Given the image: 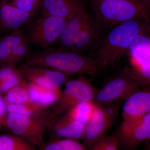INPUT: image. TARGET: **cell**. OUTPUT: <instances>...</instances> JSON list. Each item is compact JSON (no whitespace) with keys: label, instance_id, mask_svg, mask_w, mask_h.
Returning a JSON list of instances; mask_svg holds the SVG:
<instances>
[{"label":"cell","instance_id":"30bf717a","mask_svg":"<svg viewBox=\"0 0 150 150\" xmlns=\"http://www.w3.org/2000/svg\"><path fill=\"white\" fill-rule=\"evenodd\" d=\"M150 112V86L142 87L124 101L121 126L131 125Z\"/></svg>","mask_w":150,"mask_h":150},{"label":"cell","instance_id":"ffe728a7","mask_svg":"<svg viewBox=\"0 0 150 150\" xmlns=\"http://www.w3.org/2000/svg\"><path fill=\"white\" fill-rule=\"evenodd\" d=\"M27 88L31 101L45 107L55 104L62 94L61 89H50L28 81Z\"/></svg>","mask_w":150,"mask_h":150},{"label":"cell","instance_id":"4316f807","mask_svg":"<svg viewBox=\"0 0 150 150\" xmlns=\"http://www.w3.org/2000/svg\"><path fill=\"white\" fill-rule=\"evenodd\" d=\"M13 41L12 31L0 38V63L6 64L10 54Z\"/></svg>","mask_w":150,"mask_h":150},{"label":"cell","instance_id":"484cf974","mask_svg":"<svg viewBox=\"0 0 150 150\" xmlns=\"http://www.w3.org/2000/svg\"><path fill=\"white\" fill-rule=\"evenodd\" d=\"M120 146V140L117 135L105 136L95 142L89 150H116Z\"/></svg>","mask_w":150,"mask_h":150},{"label":"cell","instance_id":"277c9868","mask_svg":"<svg viewBox=\"0 0 150 150\" xmlns=\"http://www.w3.org/2000/svg\"><path fill=\"white\" fill-rule=\"evenodd\" d=\"M98 90L85 76L80 75L76 79H71L65 84L61 96L51 110L56 116L62 115L78 103L93 101Z\"/></svg>","mask_w":150,"mask_h":150},{"label":"cell","instance_id":"7a4b0ae2","mask_svg":"<svg viewBox=\"0 0 150 150\" xmlns=\"http://www.w3.org/2000/svg\"><path fill=\"white\" fill-rule=\"evenodd\" d=\"M52 69L70 75L96 76L98 71L95 59L71 51L46 48L28 58L24 63Z\"/></svg>","mask_w":150,"mask_h":150},{"label":"cell","instance_id":"44dd1931","mask_svg":"<svg viewBox=\"0 0 150 150\" xmlns=\"http://www.w3.org/2000/svg\"><path fill=\"white\" fill-rule=\"evenodd\" d=\"M27 81L21 76L18 67L4 64L0 69V92L5 94L16 86L26 83Z\"/></svg>","mask_w":150,"mask_h":150},{"label":"cell","instance_id":"8992f818","mask_svg":"<svg viewBox=\"0 0 150 150\" xmlns=\"http://www.w3.org/2000/svg\"><path fill=\"white\" fill-rule=\"evenodd\" d=\"M140 88L136 81L122 71L98 90L93 101L98 105L121 104Z\"/></svg>","mask_w":150,"mask_h":150},{"label":"cell","instance_id":"9a60e30c","mask_svg":"<svg viewBox=\"0 0 150 150\" xmlns=\"http://www.w3.org/2000/svg\"><path fill=\"white\" fill-rule=\"evenodd\" d=\"M33 15L19 9L7 0H0V34L20 28Z\"/></svg>","mask_w":150,"mask_h":150},{"label":"cell","instance_id":"ac0fdd59","mask_svg":"<svg viewBox=\"0 0 150 150\" xmlns=\"http://www.w3.org/2000/svg\"><path fill=\"white\" fill-rule=\"evenodd\" d=\"M43 16L69 17L83 5L82 0H42Z\"/></svg>","mask_w":150,"mask_h":150},{"label":"cell","instance_id":"3957f363","mask_svg":"<svg viewBox=\"0 0 150 150\" xmlns=\"http://www.w3.org/2000/svg\"><path fill=\"white\" fill-rule=\"evenodd\" d=\"M93 8L95 18L103 28L150 17L140 0H94Z\"/></svg>","mask_w":150,"mask_h":150},{"label":"cell","instance_id":"d4e9b609","mask_svg":"<svg viewBox=\"0 0 150 150\" xmlns=\"http://www.w3.org/2000/svg\"><path fill=\"white\" fill-rule=\"evenodd\" d=\"M122 71L136 81L140 87L150 86V62L140 68L126 67Z\"/></svg>","mask_w":150,"mask_h":150},{"label":"cell","instance_id":"9c48e42d","mask_svg":"<svg viewBox=\"0 0 150 150\" xmlns=\"http://www.w3.org/2000/svg\"><path fill=\"white\" fill-rule=\"evenodd\" d=\"M17 67L21 76L27 81L52 90L60 89L71 76L44 67L23 64Z\"/></svg>","mask_w":150,"mask_h":150},{"label":"cell","instance_id":"7c38bea8","mask_svg":"<svg viewBox=\"0 0 150 150\" xmlns=\"http://www.w3.org/2000/svg\"><path fill=\"white\" fill-rule=\"evenodd\" d=\"M90 17L84 5L69 17L57 42L58 49L71 52L76 38Z\"/></svg>","mask_w":150,"mask_h":150},{"label":"cell","instance_id":"d6986e66","mask_svg":"<svg viewBox=\"0 0 150 150\" xmlns=\"http://www.w3.org/2000/svg\"><path fill=\"white\" fill-rule=\"evenodd\" d=\"M13 41L9 57L6 64L16 66L20 62L26 59L30 52V43L21 28L12 31Z\"/></svg>","mask_w":150,"mask_h":150},{"label":"cell","instance_id":"603a6c76","mask_svg":"<svg viewBox=\"0 0 150 150\" xmlns=\"http://www.w3.org/2000/svg\"><path fill=\"white\" fill-rule=\"evenodd\" d=\"M36 146L15 134L0 135V150H35Z\"/></svg>","mask_w":150,"mask_h":150},{"label":"cell","instance_id":"cb8c5ba5","mask_svg":"<svg viewBox=\"0 0 150 150\" xmlns=\"http://www.w3.org/2000/svg\"><path fill=\"white\" fill-rule=\"evenodd\" d=\"M27 82L11 89L5 94L4 98L6 102L13 104L23 105L33 102L30 98L27 88Z\"/></svg>","mask_w":150,"mask_h":150},{"label":"cell","instance_id":"83f0119b","mask_svg":"<svg viewBox=\"0 0 150 150\" xmlns=\"http://www.w3.org/2000/svg\"><path fill=\"white\" fill-rule=\"evenodd\" d=\"M17 8L26 12L34 14L42 4V0H7Z\"/></svg>","mask_w":150,"mask_h":150},{"label":"cell","instance_id":"52a82bcc","mask_svg":"<svg viewBox=\"0 0 150 150\" xmlns=\"http://www.w3.org/2000/svg\"><path fill=\"white\" fill-rule=\"evenodd\" d=\"M120 105H96L82 139L83 144L88 150L95 142L105 136L115 120Z\"/></svg>","mask_w":150,"mask_h":150},{"label":"cell","instance_id":"5bb4252c","mask_svg":"<svg viewBox=\"0 0 150 150\" xmlns=\"http://www.w3.org/2000/svg\"><path fill=\"white\" fill-rule=\"evenodd\" d=\"M102 29L95 18L91 16L76 38L71 52L83 54L96 50L103 36Z\"/></svg>","mask_w":150,"mask_h":150},{"label":"cell","instance_id":"7402d4cb","mask_svg":"<svg viewBox=\"0 0 150 150\" xmlns=\"http://www.w3.org/2000/svg\"><path fill=\"white\" fill-rule=\"evenodd\" d=\"M96 107L93 101L81 102L71 107L65 113L76 121L87 125Z\"/></svg>","mask_w":150,"mask_h":150},{"label":"cell","instance_id":"6da1fadb","mask_svg":"<svg viewBox=\"0 0 150 150\" xmlns=\"http://www.w3.org/2000/svg\"><path fill=\"white\" fill-rule=\"evenodd\" d=\"M140 20H131L117 25L103 36L94 58L98 70L117 63L128 52L134 38L142 32Z\"/></svg>","mask_w":150,"mask_h":150},{"label":"cell","instance_id":"8fae6325","mask_svg":"<svg viewBox=\"0 0 150 150\" xmlns=\"http://www.w3.org/2000/svg\"><path fill=\"white\" fill-rule=\"evenodd\" d=\"M117 135L122 147L131 150L138 147L150 139V112L131 125L121 126Z\"/></svg>","mask_w":150,"mask_h":150},{"label":"cell","instance_id":"f546056e","mask_svg":"<svg viewBox=\"0 0 150 150\" xmlns=\"http://www.w3.org/2000/svg\"><path fill=\"white\" fill-rule=\"evenodd\" d=\"M8 112L6 104L3 94L0 92V131L6 126Z\"/></svg>","mask_w":150,"mask_h":150},{"label":"cell","instance_id":"1f68e13d","mask_svg":"<svg viewBox=\"0 0 150 150\" xmlns=\"http://www.w3.org/2000/svg\"><path fill=\"white\" fill-rule=\"evenodd\" d=\"M147 11L150 16V0H140Z\"/></svg>","mask_w":150,"mask_h":150},{"label":"cell","instance_id":"5b68a950","mask_svg":"<svg viewBox=\"0 0 150 150\" xmlns=\"http://www.w3.org/2000/svg\"><path fill=\"white\" fill-rule=\"evenodd\" d=\"M69 18L43 16L30 24L25 36L29 43L48 48L58 42Z\"/></svg>","mask_w":150,"mask_h":150},{"label":"cell","instance_id":"2e32d148","mask_svg":"<svg viewBox=\"0 0 150 150\" xmlns=\"http://www.w3.org/2000/svg\"><path fill=\"white\" fill-rule=\"evenodd\" d=\"M6 103L8 113L25 115L43 124L47 129L57 117L49 107L41 106L33 102L23 105L13 104L7 102Z\"/></svg>","mask_w":150,"mask_h":150},{"label":"cell","instance_id":"4dcf8cb0","mask_svg":"<svg viewBox=\"0 0 150 150\" xmlns=\"http://www.w3.org/2000/svg\"><path fill=\"white\" fill-rule=\"evenodd\" d=\"M59 139H55L50 137L47 142H44L39 149L41 150H62L61 146L58 142Z\"/></svg>","mask_w":150,"mask_h":150},{"label":"cell","instance_id":"e0dca14e","mask_svg":"<svg viewBox=\"0 0 150 150\" xmlns=\"http://www.w3.org/2000/svg\"><path fill=\"white\" fill-rule=\"evenodd\" d=\"M132 67L140 68L150 62V37L142 32L134 38L129 51Z\"/></svg>","mask_w":150,"mask_h":150},{"label":"cell","instance_id":"f1b7e54d","mask_svg":"<svg viewBox=\"0 0 150 150\" xmlns=\"http://www.w3.org/2000/svg\"><path fill=\"white\" fill-rule=\"evenodd\" d=\"M58 143L62 150H88L83 143H80L79 140L72 139H58Z\"/></svg>","mask_w":150,"mask_h":150},{"label":"cell","instance_id":"4fadbf2b","mask_svg":"<svg viewBox=\"0 0 150 150\" xmlns=\"http://www.w3.org/2000/svg\"><path fill=\"white\" fill-rule=\"evenodd\" d=\"M87 125L81 123L65 114L57 116L48 126L47 131L55 139H82Z\"/></svg>","mask_w":150,"mask_h":150},{"label":"cell","instance_id":"ba28073f","mask_svg":"<svg viewBox=\"0 0 150 150\" xmlns=\"http://www.w3.org/2000/svg\"><path fill=\"white\" fill-rule=\"evenodd\" d=\"M13 134L39 147L44 143L47 128L34 119L15 113H8L6 126Z\"/></svg>","mask_w":150,"mask_h":150}]
</instances>
